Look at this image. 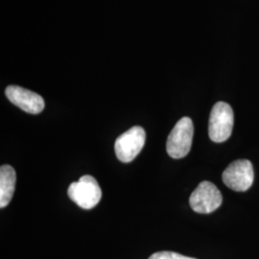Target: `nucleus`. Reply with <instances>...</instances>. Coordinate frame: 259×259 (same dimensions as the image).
<instances>
[{
  "label": "nucleus",
  "instance_id": "nucleus-3",
  "mask_svg": "<svg viewBox=\"0 0 259 259\" xmlns=\"http://www.w3.org/2000/svg\"><path fill=\"white\" fill-rule=\"evenodd\" d=\"M233 124L234 114L232 107L228 103H216L209 116V138L217 143L228 140L232 136Z\"/></svg>",
  "mask_w": 259,
  "mask_h": 259
},
{
  "label": "nucleus",
  "instance_id": "nucleus-7",
  "mask_svg": "<svg viewBox=\"0 0 259 259\" xmlns=\"http://www.w3.org/2000/svg\"><path fill=\"white\" fill-rule=\"evenodd\" d=\"M6 97L22 111L31 114H38L45 109V100L37 93L19 85H9L5 91Z\"/></svg>",
  "mask_w": 259,
  "mask_h": 259
},
{
  "label": "nucleus",
  "instance_id": "nucleus-6",
  "mask_svg": "<svg viewBox=\"0 0 259 259\" xmlns=\"http://www.w3.org/2000/svg\"><path fill=\"white\" fill-rule=\"evenodd\" d=\"M222 178L224 184L232 190L237 192L247 191L253 183L252 164L247 159L235 160L226 168Z\"/></svg>",
  "mask_w": 259,
  "mask_h": 259
},
{
  "label": "nucleus",
  "instance_id": "nucleus-2",
  "mask_svg": "<svg viewBox=\"0 0 259 259\" xmlns=\"http://www.w3.org/2000/svg\"><path fill=\"white\" fill-rule=\"evenodd\" d=\"M67 195L81 208L92 209L100 202L102 190L93 176L84 175L69 185Z\"/></svg>",
  "mask_w": 259,
  "mask_h": 259
},
{
  "label": "nucleus",
  "instance_id": "nucleus-9",
  "mask_svg": "<svg viewBox=\"0 0 259 259\" xmlns=\"http://www.w3.org/2000/svg\"><path fill=\"white\" fill-rule=\"evenodd\" d=\"M149 259H196L188 257L174 251H158L152 254Z\"/></svg>",
  "mask_w": 259,
  "mask_h": 259
},
{
  "label": "nucleus",
  "instance_id": "nucleus-1",
  "mask_svg": "<svg viewBox=\"0 0 259 259\" xmlns=\"http://www.w3.org/2000/svg\"><path fill=\"white\" fill-rule=\"evenodd\" d=\"M194 135L192 120L185 116L177 122L175 127L168 136L166 151L173 158L185 157L190 152Z\"/></svg>",
  "mask_w": 259,
  "mask_h": 259
},
{
  "label": "nucleus",
  "instance_id": "nucleus-4",
  "mask_svg": "<svg viewBox=\"0 0 259 259\" xmlns=\"http://www.w3.org/2000/svg\"><path fill=\"white\" fill-rule=\"evenodd\" d=\"M145 139L146 133L142 127H132L116 139L114 143L116 157L122 162H131L141 152Z\"/></svg>",
  "mask_w": 259,
  "mask_h": 259
},
{
  "label": "nucleus",
  "instance_id": "nucleus-5",
  "mask_svg": "<svg viewBox=\"0 0 259 259\" xmlns=\"http://www.w3.org/2000/svg\"><path fill=\"white\" fill-rule=\"evenodd\" d=\"M222 194L210 182H202L192 192L189 204L195 212L208 214L222 204Z\"/></svg>",
  "mask_w": 259,
  "mask_h": 259
},
{
  "label": "nucleus",
  "instance_id": "nucleus-8",
  "mask_svg": "<svg viewBox=\"0 0 259 259\" xmlns=\"http://www.w3.org/2000/svg\"><path fill=\"white\" fill-rule=\"evenodd\" d=\"M17 175L15 169L10 165L0 168V207L4 208L10 204L16 188Z\"/></svg>",
  "mask_w": 259,
  "mask_h": 259
}]
</instances>
